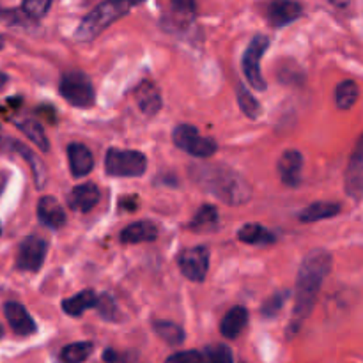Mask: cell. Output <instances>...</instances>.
<instances>
[{
  "mask_svg": "<svg viewBox=\"0 0 363 363\" xmlns=\"http://www.w3.org/2000/svg\"><path fill=\"white\" fill-rule=\"evenodd\" d=\"M332 254L326 250H314L303 259L296 279V303L291 319V332H298L305 319L311 315L323 282L332 272Z\"/></svg>",
  "mask_w": 363,
  "mask_h": 363,
  "instance_id": "1",
  "label": "cell"
},
{
  "mask_svg": "<svg viewBox=\"0 0 363 363\" xmlns=\"http://www.w3.org/2000/svg\"><path fill=\"white\" fill-rule=\"evenodd\" d=\"M194 177L199 184L211 191L215 197L229 206L247 204L252 197V190L240 174L223 167H195Z\"/></svg>",
  "mask_w": 363,
  "mask_h": 363,
  "instance_id": "2",
  "label": "cell"
},
{
  "mask_svg": "<svg viewBox=\"0 0 363 363\" xmlns=\"http://www.w3.org/2000/svg\"><path fill=\"white\" fill-rule=\"evenodd\" d=\"M142 2L144 0H105L80 21L74 35H77L78 41H92L105 28H108L113 21L123 18L131 7Z\"/></svg>",
  "mask_w": 363,
  "mask_h": 363,
  "instance_id": "3",
  "label": "cell"
},
{
  "mask_svg": "<svg viewBox=\"0 0 363 363\" xmlns=\"http://www.w3.org/2000/svg\"><path fill=\"white\" fill-rule=\"evenodd\" d=\"M147 169L144 152L133 149H108L105 156V170L113 177H140Z\"/></svg>",
  "mask_w": 363,
  "mask_h": 363,
  "instance_id": "4",
  "label": "cell"
},
{
  "mask_svg": "<svg viewBox=\"0 0 363 363\" xmlns=\"http://www.w3.org/2000/svg\"><path fill=\"white\" fill-rule=\"evenodd\" d=\"M59 91L69 105L78 106V108H89L94 105V87L87 74H84L82 71H69V73L62 74Z\"/></svg>",
  "mask_w": 363,
  "mask_h": 363,
  "instance_id": "5",
  "label": "cell"
},
{
  "mask_svg": "<svg viewBox=\"0 0 363 363\" xmlns=\"http://www.w3.org/2000/svg\"><path fill=\"white\" fill-rule=\"evenodd\" d=\"M174 144L179 149L186 151L188 155L197 156V158H209L216 152V142L209 137H202L199 130L190 124H179L174 130Z\"/></svg>",
  "mask_w": 363,
  "mask_h": 363,
  "instance_id": "6",
  "label": "cell"
},
{
  "mask_svg": "<svg viewBox=\"0 0 363 363\" xmlns=\"http://www.w3.org/2000/svg\"><path fill=\"white\" fill-rule=\"evenodd\" d=\"M268 46H269L268 35L257 34L250 41L248 48L245 50L243 60H241L243 73L245 77H247L248 84H250L254 89H257V91H264L266 89V82L261 73V59L262 55H264L266 50H268Z\"/></svg>",
  "mask_w": 363,
  "mask_h": 363,
  "instance_id": "7",
  "label": "cell"
},
{
  "mask_svg": "<svg viewBox=\"0 0 363 363\" xmlns=\"http://www.w3.org/2000/svg\"><path fill=\"white\" fill-rule=\"evenodd\" d=\"M48 243L38 236H28L21 241L16 255V266L21 272H39L46 259Z\"/></svg>",
  "mask_w": 363,
  "mask_h": 363,
  "instance_id": "8",
  "label": "cell"
},
{
  "mask_svg": "<svg viewBox=\"0 0 363 363\" xmlns=\"http://www.w3.org/2000/svg\"><path fill=\"white\" fill-rule=\"evenodd\" d=\"M209 252L206 247L186 248L179 255V269L191 282H202L208 275Z\"/></svg>",
  "mask_w": 363,
  "mask_h": 363,
  "instance_id": "9",
  "label": "cell"
},
{
  "mask_svg": "<svg viewBox=\"0 0 363 363\" xmlns=\"http://www.w3.org/2000/svg\"><path fill=\"white\" fill-rule=\"evenodd\" d=\"M301 11L303 7L296 0H269L266 4L264 16L273 27H286L301 16Z\"/></svg>",
  "mask_w": 363,
  "mask_h": 363,
  "instance_id": "10",
  "label": "cell"
},
{
  "mask_svg": "<svg viewBox=\"0 0 363 363\" xmlns=\"http://www.w3.org/2000/svg\"><path fill=\"white\" fill-rule=\"evenodd\" d=\"M197 16L195 0H170V11L165 16V25L169 30H186Z\"/></svg>",
  "mask_w": 363,
  "mask_h": 363,
  "instance_id": "11",
  "label": "cell"
},
{
  "mask_svg": "<svg viewBox=\"0 0 363 363\" xmlns=\"http://www.w3.org/2000/svg\"><path fill=\"white\" fill-rule=\"evenodd\" d=\"M277 169L286 186H298L301 183V172H303V156L296 149H289L280 156Z\"/></svg>",
  "mask_w": 363,
  "mask_h": 363,
  "instance_id": "12",
  "label": "cell"
},
{
  "mask_svg": "<svg viewBox=\"0 0 363 363\" xmlns=\"http://www.w3.org/2000/svg\"><path fill=\"white\" fill-rule=\"evenodd\" d=\"M4 314H6L7 323L13 328V332L16 335L27 337L32 335L35 332V323L34 319L30 318V314L27 312V308L21 303H16V301H9L4 307Z\"/></svg>",
  "mask_w": 363,
  "mask_h": 363,
  "instance_id": "13",
  "label": "cell"
},
{
  "mask_svg": "<svg viewBox=\"0 0 363 363\" xmlns=\"http://www.w3.org/2000/svg\"><path fill=\"white\" fill-rule=\"evenodd\" d=\"M135 101H137L138 108H140V112L144 116H156L160 112V108H162V94H160V89L149 80L140 82L137 85V89H135Z\"/></svg>",
  "mask_w": 363,
  "mask_h": 363,
  "instance_id": "14",
  "label": "cell"
},
{
  "mask_svg": "<svg viewBox=\"0 0 363 363\" xmlns=\"http://www.w3.org/2000/svg\"><path fill=\"white\" fill-rule=\"evenodd\" d=\"M38 218L50 229H60L66 223V211L53 197H41L38 202Z\"/></svg>",
  "mask_w": 363,
  "mask_h": 363,
  "instance_id": "15",
  "label": "cell"
},
{
  "mask_svg": "<svg viewBox=\"0 0 363 363\" xmlns=\"http://www.w3.org/2000/svg\"><path fill=\"white\" fill-rule=\"evenodd\" d=\"M99 201V190L96 184L92 183H84L78 184L71 190L69 197H67V202H69V208L74 209V211H91Z\"/></svg>",
  "mask_w": 363,
  "mask_h": 363,
  "instance_id": "16",
  "label": "cell"
},
{
  "mask_svg": "<svg viewBox=\"0 0 363 363\" xmlns=\"http://www.w3.org/2000/svg\"><path fill=\"white\" fill-rule=\"evenodd\" d=\"M67 158H69V169L74 177H84L94 169V158L92 152L84 144H69L67 147Z\"/></svg>",
  "mask_w": 363,
  "mask_h": 363,
  "instance_id": "17",
  "label": "cell"
},
{
  "mask_svg": "<svg viewBox=\"0 0 363 363\" xmlns=\"http://www.w3.org/2000/svg\"><path fill=\"white\" fill-rule=\"evenodd\" d=\"M158 236V229L152 222H135L128 225L126 229L121 233V241L126 245H137V243H149L155 241Z\"/></svg>",
  "mask_w": 363,
  "mask_h": 363,
  "instance_id": "18",
  "label": "cell"
},
{
  "mask_svg": "<svg viewBox=\"0 0 363 363\" xmlns=\"http://www.w3.org/2000/svg\"><path fill=\"white\" fill-rule=\"evenodd\" d=\"M248 323V312L245 307H234L230 308L225 314V318L222 319V325H220V332L227 339H236L241 332L245 330Z\"/></svg>",
  "mask_w": 363,
  "mask_h": 363,
  "instance_id": "19",
  "label": "cell"
},
{
  "mask_svg": "<svg viewBox=\"0 0 363 363\" xmlns=\"http://www.w3.org/2000/svg\"><path fill=\"white\" fill-rule=\"evenodd\" d=\"M98 305V296H96L94 291L85 289L80 291L78 294H74L73 298H67V300L62 301V311L66 312L67 315H73V318H78L84 312H87L89 308H94Z\"/></svg>",
  "mask_w": 363,
  "mask_h": 363,
  "instance_id": "20",
  "label": "cell"
},
{
  "mask_svg": "<svg viewBox=\"0 0 363 363\" xmlns=\"http://www.w3.org/2000/svg\"><path fill=\"white\" fill-rule=\"evenodd\" d=\"M339 213L340 204H337V202H314V204L307 206V208L298 215V218H300V222L312 223L319 222V220L332 218V216L339 215Z\"/></svg>",
  "mask_w": 363,
  "mask_h": 363,
  "instance_id": "21",
  "label": "cell"
},
{
  "mask_svg": "<svg viewBox=\"0 0 363 363\" xmlns=\"http://www.w3.org/2000/svg\"><path fill=\"white\" fill-rule=\"evenodd\" d=\"M346 194L353 199H360L363 195V160L351 158L347 165L346 177H344Z\"/></svg>",
  "mask_w": 363,
  "mask_h": 363,
  "instance_id": "22",
  "label": "cell"
},
{
  "mask_svg": "<svg viewBox=\"0 0 363 363\" xmlns=\"http://www.w3.org/2000/svg\"><path fill=\"white\" fill-rule=\"evenodd\" d=\"M238 240L247 245H268L275 241V236L259 223H247L238 230Z\"/></svg>",
  "mask_w": 363,
  "mask_h": 363,
  "instance_id": "23",
  "label": "cell"
},
{
  "mask_svg": "<svg viewBox=\"0 0 363 363\" xmlns=\"http://www.w3.org/2000/svg\"><path fill=\"white\" fill-rule=\"evenodd\" d=\"M18 128L20 131H23V135L27 138H30L43 152H48L50 151V144H48V138H46L45 130H43L41 124L34 119H23L18 123Z\"/></svg>",
  "mask_w": 363,
  "mask_h": 363,
  "instance_id": "24",
  "label": "cell"
},
{
  "mask_svg": "<svg viewBox=\"0 0 363 363\" xmlns=\"http://www.w3.org/2000/svg\"><path fill=\"white\" fill-rule=\"evenodd\" d=\"M358 94H360V91H358L357 82H353V80L340 82L339 87L335 89L337 106H339L340 110L353 108L354 103L358 101Z\"/></svg>",
  "mask_w": 363,
  "mask_h": 363,
  "instance_id": "25",
  "label": "cell"
},
{
  "mask_svg": "<svg viewBox=\"0 0 363 363\" xmlns=\"http://www.w3.org/2000/svg\"><path fill=\"white\" fill-rule=\"evenodd\" d=\"M155 332L162 340H165L169 346H179L184 342V330L179 325L170 321H155L152 325Z\"/></svg>",
  "mask_w": 363,
  "mask_h": 363,
  "instance_id": "26",
  "label": "cell"
},
{
  "mask_svg": "<svg viewBox=\"0 0 363 363\" xmlns=\"http://www.w3.org/2000/svg\"><path fill=\"white\" fill-rule=\"evenodd\" d=\"M94 351L92 342H74L60 351V360L64 363H82L87 360Z\"/></svg>",
  "mask_w": 363,
  "mask_h": 363,
  "instance_id": "27",
  "label": "cell"
},
{
  "mask_svg": "<svg viewBox=\"0 0 363 363\" xmlns=\"http://www.w3.org/2000/svg\"><path fill=\"white\" fill-rule=\"evenodd\" d=\"M238 105L241 106L245 116L250 117V119H257L262 112L261 103L252 96V92L245 85H238Z\"/></svg>",
  "mask_w": 363,
  "mask_h": 363,
  "instance_id": "28",
  "label": "cell"
},
{
  "mask_svg": "<svg viewBox=\"0 0 363 363\" xmlns=\"http://www.w3.org/2000/svg\"><path fill=\"white\" fill-rule=\"evenodd\" d=\"M218 222V213L213 206H202L197 211V215L194 216V220L190 222V229L194 230H209L216 225Z\"/></svg>",
  "mask_w": 363,
  "mask_h": 363,
  "instance_id": "29",
  "label": "cell"
},
{
  "mask_svg": "<svg viewBox=\"0 0 363 363\" xmlns=\"http://www.w3.org/2000/svg\"><path fill=\"white\" fill-rule=\"evenodd\" d=\"M14 147H16V151L20 152V155L23 156L25 160H27L28 165H30L32 174H34V179H35V184H38V188H43V184H45V179H46V170H45V165H43L41 160H39L38 156H35L34 152L30 151V149L25 147V145L14 144Z\"/></svg>",
  "mask_w": 363,
  "mask_h": 363,
  "instance_id": "30",
  "label": "cell"
},
{
  "mask_svg": "<svg viewBox=\"0 0 363 363\" xmlns=\"http://www.w3.org/2000/svg\"><path fill=\"white\" fill-rule=\"evenodd\" d=\"M201 363H233V353L223 344H213L202 351Z\"/></svg>",
  "mask_w": 363,
  "mask_h": 363,
  "instance_id": "31",
  "label": "cell"
},
{
  "mask_svg": "<svg viewBox=\"0 0 363 363\" xmlns=\"http://www.w3.org/2000/svg\"><path fill=\"white\" fill-rule=\"evenodd\" d=\"M50 6H52V0H23L21 11L32 20H39L48 13Z\"/></svg>",
  "mask_w": 363,
  "mask_h": 363,
  "instance_id": "32",
  "label": "cell"
},
{
  "mask_svg": "<svg viewBox=\"0 0 363 363\" xmlns=\"http://www.w3.org/2000/svg\"><path fill=\"white\" fill-rule=\"evenodd\" d=\"M287 298H289V291H284V293L273 294L272 298H268V300L262 303V308H261L262 315H269V318H272V315H275L277 312L282 308V305L286 303Z\"/></svg>",
  "mask_w": 363,
  "mask_h": 363,
  "instance_id": "33",
  "label": "cell"
},
{
  "mask_svg": "<svg viewBox=\"0 0 363 363\" xmlns=\"http://www.w3.org/2000/svg\"><path fill=\"white\" fill-rule=\"evenodd\" d=\"M98 311L99 314L103 315L105 319H108V321H116L117 318H119V311H117L116 307V301H113V298H110L108 294H103V296L98 298Z\"/></svg>",
  "mask_w": 363,
  "mask_h": 363,
  "instance_id": "34",
  "label": "cell"
},
{
  "mask_svg": "<svg viewBox=\"0 0 363 363\" xmlns=\"http://www.w3.org/2000/svg\"><path fill=\"white\" fill-rule=\"evenodd\" d=\"M202 353L201 351H181V353L172 354V357L167 358L165 363H201Z\"/></svg>",
  "mask_w": 363,
  "mask_h": 363,
  "instance_id": "35",
  "label": "cell"
},
{
  "mask_svg": "<svg viewBox=\"0 0 363 363\" xmlns=\"http://www.w3.org/2000/svg\"><path fill=\"white\" fill-rule=\"evenodd\" d=\"M351 158H353V160H363V133H362V137L358 138L357 145H354L353 156H351Z\"/></svg>",
  "mask_w": 363,
  "mask_h": 363,
  "instance_id": "36",
  "label": "cell"
},
{
  "mask_svg": "<svg viewBox=\"0 0 363 363\" xmlns=\"http://www.w3.org/2000/svg\"><path fill=\"white\" fill-rule=\"evenodd\" d=\"M6 184H7V174L6 172H0V194H2V191H4Z\"/></svg>",
  "mask_w": 363,
  "mask_h": 363,
  "instance_id": "37",
  "label": "cell"
},
{
  "mask_svg": "<svg viewBox=\"0 0 363 363\" xmlns=\"http://www.w3.org/2000/svg\"><path fill=\"white\" fill-rule=\"evenodd\" d=\"M7 85V77L4 73H0V91Z\"/></svg>",
  "mask_w": 363,
  "mask_h": 363,
  "instance_id": "38",
  "label": "cell"
},
{
  "mask_svg": "<svg viewBox=\"0 0 363 363\" xmlns=\"http://www.w3.org/2000/svg\"><path fill=\"white\" fill-rule=\"evenodd\" d=\"M0 233H2V227H0Z\"/></svg>",
  "mask_w": 363,
  "mask_h": 363,
  "instance_id": "39",
  "label": "cell"
}]
</instances>
